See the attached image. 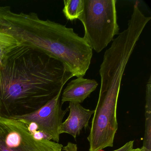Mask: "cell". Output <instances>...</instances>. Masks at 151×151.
<instances>
[{
  "label": "cell",
  "mask_w": 151,
  "mask_h": 151,
  "mask_svg": "<svg viewBox=\"0 0 151 151\" xmlns=\"http://www.w3.org/2000/svg\"><path fill=\"white\" fill-rule=\"evenodd\" d=\"M73 77L45 52L20 44L0 63V116L33 113L63 91Z\"/></svg>",
  "instance_id": "1"
},
{
  "label": "cell",
  "mask_w": 151,
  "mask_h": 151,
  "mask_svg": "<svg viewBox=\"0 0 151 151\" xmlns=\"http://www.w3.org/2000/svg\"><path fill=\"white\" fill-rule=\"evenodd\" d=\"M126 66L122 60L113 58L104 59L101 63L99 95L87 137L89 151H100L114 145L118 129L117 101Z\"/></svg>",
  "instance_id": "2"
},
{
  "label": "cell",
  "mask_w": 151,
  "mask_h": 151,
  "mask_svg": "<svg viewBox=\"0 0 151 151\" xmlns=\"http://www.w3.org/2000/svg\"><path fill=\"white\" fill-rule=\"evenodd\" d=\"M116 0H84L83 11L78 17L84 28L83 38L99 53L119 34Z\"/></svg>",
  "instance_id": "3"
},
{
  "label": "cell",
  "mask_w": 151,
  "mask_h": 151,
  "mask_svg": "<svg viewBox=\"0 0 151 151\" xmlns=\"http://www.w3.org/2000/svg\"><path fill=\"white\" fill-rule=\"evenodd\" d=\"M63 147L39 138L23 120L0 116V151H62Z\"/></svg>",
  "instance_id": "4"
},
{
  "label": "cell",
  "mask_w": 151,
  "mask_h": 151,
  "mask_svg": "<svg viewBox=\"0 0 151 151\" xmlns=\"http://www.w3.org/2000/svg\"><path fill=\"white\" fill-rule=\"evenodd\" d=\"M61 91L54 98L33 113L9 118L20 119L36 124L40 131L50 136L55 142L60 141V128L68 108L63 110L61 103Z\"/></svg>",
  "instance_id": "5"
},
{
  "label": "cell",
  "mask_w": 151,
  "mask_h": 151,
  "mask_svg": "<svg viewBox=\"0 0 151 151\" xmlns=\"http://www.w3.org/2000/svg\"><path fill=\"white\" fill-rule=\"evenodd\" d=\"M68 109L69 114L61 124L60 133L70 134L76 139L82 129L89 126V121L94 113V110L85 108L79 103L75 102H69Z\"/></svg>",
  "instance_id": "6"
},
{
  "label": "cell",
  "mask_w": 151,
  "mask_h": 151,
  "mask_svg": "<svg viewBox=\"0 0 151 151\" xmlns=\"http://www.w3.org/2000/svg\"><path fill=\"white\" fill-rule=\"evenodd\" d=\"M98 85L96 80L83 77L71 80L63 92L61 100L62 105L67 101L82 103L96 90Z\"/></svg>",
  "instance_id": "7"
},
{
  "label": "cell",
  "mask_w": 151,
  "mask_h": 151,
  "mask_svg": "<svg viewBox=\"0 0 151 151\" xmlns=\"http://www.w3.org/2000/svg\"><path fill=\"white\" fill-rule=\"evenodd\" d=\"M146 104L145 109V136L143 147L151 150V77L150 76L146 89Z\"/></svg>",
  "instance_id": "8"
},
{
  "label": "cell",
  "mask_w": 151,
  "mask_h": 151,
  "mask_svg": "<svg viewBox=\"0 0 151 151\" xmlns=\"http://www.w3.org/2000/svg\"><path fill=\"white\" fill-rule=\"evenodd\" d=\"M63 12L68 20L78 19L83 11L84 0H64Z\"/></svg>",
  "instance_id": "9"
},
{
  "label": "cell",
  "mask_w": 151,
  "mask_h": 151,
  "mask_svg": "<svg viewBox=\"0 0 151 151\" xmlns=\"http://www.w3.org/2000/svg\"><path fill=\"white\" fill-rule=\"evenodd\" d=\"M20 44L14 37L0 31V63L9 52Z\"/></svg>",
  "instance_id": "10"
},
{
  "label": "cell",
  "mask_w": 151,
  "mask_h": 151,
  "mask_svg": "<svg viewBox=\"0 0 151 151\" xmlns=\"http://www.w3.org/2000/svg\"><path fill=\"white\" fill-rule=\"evenodd\" d=\"M134 142V140H131L127 142L122 147L112 151H132V149H133Z\"/></svg>",
  "instance_id": "11"
},
{
  "label": "cell",
  "mask_w": 151,
  "mask_h": 151,
  "mask_svg": "<svg viewBox=\"0 0 151 151\" xmlns=\"http://www.w3.org/2000/svg\"><path fill=\"white\" fill-rule=\"evenodd\" d=\"M78 151L77 145L71 142H68L67 145L63 147L62 151Z\"/></svg>",
  "instance_id": "12"
},
{
  "label": "cell",
  "mask_w": 151,
  "mask_h": 151,
  "mask_svg": "<svg viewBox=\"0 0 151 151\" xmlns=\"http://www.w3.org/2000/svg\"><path fill=\"white\" fill-rule=\"evenodd\" d=\"M132 151H151V150H147L146 148L142 147L141 148H137L132 149Z\"/></svg>",
  "instance_id": "13"
}]
</instances>
